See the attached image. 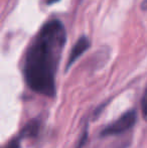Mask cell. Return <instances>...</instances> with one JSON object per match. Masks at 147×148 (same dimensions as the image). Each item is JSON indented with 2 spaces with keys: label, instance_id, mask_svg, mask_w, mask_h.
I'll list each match as a JSON object with an SVG mask.
<instances>
[{
  "label": "cell",
  "instance_id": "2",
  "mask_svg": "<svg viewBox=\"0 0 147 148\" xmlns=\"http://www.w3.org/2000/svg\"><path fill=\"white\" fill-rule=\"evenodd\" d=\"M137 121V115L134 110H129L122 114L117 120L107 125L102 131H101V136L102 137H108L113 136V135H119L122 133L126 132L129 129L135 125Z\"/></svg>",
  "mask_w": 147,
  "mask_h": 148
},
{
  "label": "cell",
  "instance_id": "1",
  "mask_svg": "<svg viewBox=\"0 0 147 148\" xmlns=\"http://www.w3.org/2000/svg\"><path fill=\"white\" fill-rule=\"evenodd\" d=\"M66 41V28L59 20H49L39 29L24 58L23 74L30 90L45 97L55 95V75Z\"/></svg>",
  "mask_w": 147,
  "mask_h": 148
},
{
  "label": "cell",
  "instance_id": "8",
  "mask_svg": "<svg viewBox=\"0 0 147 148\" xmlns=\"http://www.w3.org/2000/svg\"><path fill=\"white\" fill-rule=\"evenodd\" d=\"M57 0H47V3L49 4H51V3H53V2H57Z\"/></svg>",
  "mask_w": 147,
  "mask_h": 148
},
{
  "label": "cell",
  "instance_id": "6",
  "mask_svg": "<svg viewBox=\"0 0 147 148\" xmlns=\"http://www.w3.org/2000/svg\"><path fill=\"white\" fill-rule=\"evenodd\" d=\"M4 148H19V140L15 139L13 141H10Z\"/></svg>",
  "mask_w": 147,
  "mask_h": 148
},
{
  "label": "cell",
  "instance_id": "4",
  "mask_svg": "<svg viewBox=\"0 0 147 148\" xmlns=\"http://www.w3.org/2000/svg\"><path fill=\"white\" fill-rule=\"evenodd\" d=\"M37 131H38V123L36 121H31L29 124L25 126L23 131L21 132L22 137H32L36 135Z\"/></svg>",
  "mask_w": 147,
  "mask_h": 148
},
{
  "label": "cell",
  "instance_id": "5",
  "mask_svg": "<svg viewBox=\"0 0 147 148\" xmlns=\"http://www.w3.org/2000/svg\"><path fill=\"white\" fill-rule=\"evenodd\" d=\"M141 110H142V115L143 118L147 121V87L144 91L143 97L141 100Z\"/></svg>",
  "mask_w": 147,
  "mask_h": 148
},
{
  "label": "cell",
  "instance_id": "7",
  "mask_svg": "<svg viewBox=\"0 0 147 148\" xmlns=\"http://www.w3.org/2000/svg\"><path fill=\"white\" fill-rule=\"evenodd\" d=\"M142 8H147V0H144V2H143V5H142Z\"/></svg>",
  "mask_w": 147,
  "mask_h": 148
},
{
  "label": "cell",
  "instance_id": "3",
  "mask_svg": "<svg viewBox=\"0 0 147 148\" xmlns=\"http://www.w3.org/2000/svg\"><path fill=\"white\" fill-rule=\"evenodd\" d=\"M91 42L90 39L87 36H81L80 38L77 40V42L75 43V45L72 49V51L69 56V60H68V64H67V69H69L72 64L76 62L87 49L90 47Z\"/></svg>",
  "mask_w": 147,
  "mask_h": 148
}]
</instances>
